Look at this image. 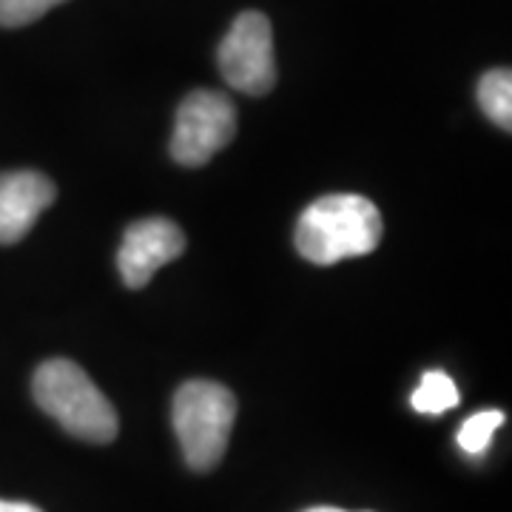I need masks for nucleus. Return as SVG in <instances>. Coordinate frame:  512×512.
I'll list each match as a JSON object with an SVG mask.
<instances>
[{
  "instance_id": "f257e3e1",
  "label": "nucleus",
  "mask_w": 512,
  "mask_h": 512,
  "mask_svg": "<svg viewBox=\"0 0 512 512\" xmlns=\"http://www.w3.org/2000/svg\"><path fill=\"white\" fill-rule=\"evenodd\" d=\"M296 251L313 265L365 256L382 242V214L359 194H328L305 208L293 231Z\"/></svg>"
},
{
  "instance_id": "f03ea898",
  "label": "nucleus",
  "mask_w": 512,
  "mask_h": 512,
  "mask_svg": "<svg viewBox=\"0 0 512 512\" xmlns=\"http://www.w3.org/2000/svg\"><path fill=\"white\" fill-rule=\"evenodd\" d=\"M32 393L37 407L74 439L89 444H109L117 439V410L92 382V376H86V370L69 359H52L37 367Z\"/></svg>"
},
{
  "instance_id": "7ed1b4c3",
  "label": "nucleus",
  "mask_w": 512,
  "mask_h": 512,
  "mask_svg": "<svg viewBox=\"0 0 512 512\" xmlns=\"http://www.w3.org/2000/svg\"><path fill=\"white\" fill-rule=\"evenodd\" d=\"M234 419L237 396L225 384L191 379L177 390L171 421L183 447L185 464L191 470L208 473L220 464L234 430Z\"/></svg>"
},
{
  "instance_id": "20e7f679",
  "label": "nucleus",
  "mask_w": 512,
  "mask_h": 512,
  "mask_svg": "<svg viewBox=\"0 0 512 512\" xmlns=\"http://www.w3.org/2000/svg\"><path fill=\"white\" fill-rule=\"evenodd\" d=\"M222 77L231 89L251 97H262L276 86L274 29L262 12H242L217 52Z\"/></svg>"
},
{
  "instance_id": "39448f33",
  "label": "nucleus",
  "mask_w": 512,
  "mask_h": 512,
  "mask_svg": "<svg viewBox=\"0 0 512 512\" xmlns=\"http://www.w3.org/2000/svg\"><path fill=\"white\" fill-rule=\"evenodd\" d=\"M237 134V109L220 92H194L177 109L171 157L185 168H200Z\"/></svg>"
},
{
  "instance_id": "423d86ee",
  "label": "nucleus",
  "mask_w": 512,
  "mask_h": 512,
  "mask_svg": "<svg viewBox=\"0 0 512 512\" xmlns=\"http://www.w3.org/2000/svg\"><path fill=\"white\" fill-rule=\"evenodd\" d=\"M183 251L185 234L177 222L165 220V217H146V220L131 222L126 228L120 254H117V268L128 288L140 291L146 288L151 276Z\"/></svg>"
},
{
  "instance_id": "0eeeda50",
  "label": "nucleus",
  "mask_w": 512,
  "mask_h": 512,
  "mask_svg": "<svg viewBox=\"0 0 512 512\" xmlns=\"http://www.w3.org/2000/svg\"><path fill=\"white\" fill-rule=\"evenodd\" d=\"M55 200V183L37 171L0 174V245L20 242Z\"/></svg>"
},
{
  "instance_id": "6e6552de",
  "label": "nucleus",
  "mask_w": 512,
  "mask_h": 512,
  "mask_svg": "<svg viewBox=\"0 0 512 512\" xmlns=\"http://www.w3.org/2000/svg\"><path fill=\"white\" fill-rule=\"evenodd\" d=\"M478 106L504 131L512 128V72L493 69L478 80Z\"/></svg>"
},
{
  "instance_id": "1a4fd4ad",
  "label": "nucleus",
  "mask_w": 512,
  "mask_h": 512,
  "mask_svg": "<svg viewBox=\"0 0 512 512\" xmlns=\"http://www.w3.org/2000/svg\"><path fill=\"white\" fill-rule=\"evenodd\" d=\"M461 402L458 396L456 382L444 373V370H430L421 376V384L416 387V393L410 396V404L416 413H424V416H439V413H447L453 410Z\"/></svg>"
},
{
  "instance_id": "9d476101",
  "label": "nucleus",
  "mask_w": 512,
  "mask_h": 512,
  "mask_svg": "<svg viewBox=\"0 0 512 512\" xmlns=\"http://www.w3.org/2000/svg\"><path fill=\"white\" fill-rule=\"evenodd\" d=\"M504 424V413L501 410H481L476 416H470V419L461 424V430H458V447L467 453V456H484L487 453V447H490V441H493L495 430Z\"/></svg>"
},
{
  "instance_id": "9b49d317",
  "label": "nucleus",
  "mask_w": 512,
  "mask_h": 512,
  "mask_svg": "<svg viewBox=\"0 0 512 512\" xmlns=\"http://www.w3.org/2000/svg\"><path fill=\"white\" fill-rule=\"evenodd\" d=\"M60 3L66 0H0V26L6 29L29 26Z\"/></svg>"
},
{
  "instance_id": "f8f14e48",
  "label": "nucleus",
  "mask_w": 512,
  "mask_h": 512,
  "mask_svg": "<svg viewBox=\"0 0 512 512\" xmlns=\"http://www.w3.org/2000/svg\"><path fill=\"white\" fill-rule=\"evenodd\" d=\"M0 512H43V510H37L35 504H26V501H3V498H0Z\"/></svg>"
},
{
  "instance_id": "ddd939ff",
  "label": "nucleus",
  "mask_w": 512,
  "mask_h": 512,
  "mask_svg": "<svg viewBox=\"0 0 512 512\" xmlns=\"http://www.w3.org/2000/svg\"><path fill=\"white\" fill-rule=\"evenodd\" d=\"M305 512H348V510H339V507H311V510Z\"/></svg>"
}]
</instances>
